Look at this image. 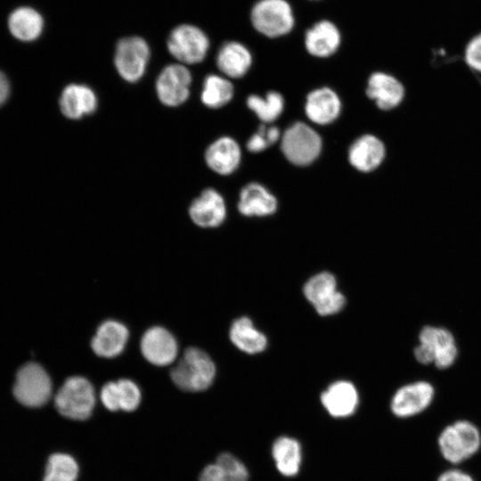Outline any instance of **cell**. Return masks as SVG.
<instances>
[{"mask_svg":"<svg viewBox=\"0 0 481 481\" xmlns=\"http://www.w3.org/2000/svg\"><path fill=\"white\" fill-rule=\"evenodd\" d=\"M247 105L260 120L270 123L281 114L284 100L281 94L271 91L266 94L265 98L255 94L249 95L247 99Z\"/></svg>","mask_w":481,"mask_h":481,"instance_id":"cell-30","label":"cell"},{"mask_svg":"<svg viewBox=\"0 0 481 481\" xmlns=\"http://www.w3.org/2000/svg\"><path fill=\"white\" fill-rule=\"evenodd\" d=\"M170 376L178 388L187 392H200L213 383L216 366L203 350L190 347L171 370Z\"/></svg>","mask_w":481,"mask_h":481,"instance_id":"cell-3","label":"cell"},{"mask_svg":"<svg viewBox=\"0 0 481 481\" xmlns=\"http://www.w3.org/2000/svg\"><path fill=\"white\" fill-rule=\"evenodd\" d=\"M150 57L151 49L146 40L138 36H131L118 41L113 61L123 80L136 83L144 76Z\"/></svg>","mask_w":481,"mask_h":481,"instance_id":"cell-6","label":"cell"},{"mask_svg":"<svg viewBox=\"0 0 481 481\" xmlns=\"http://www.w3.org/2000/svg\"><path fill=\"white\" fill-rule=\"evenodd\" d=\"M10 94V85L6 76L0 70V106L3 105Z\"/></svg>","mask_w":481,"mask_h":481,"instance_id":"cell-38","label":"cell"},{"mask_svg":"<svg viewBox=\"0 0 481 481\" xmlns=\"http://www.w3.org/2000/svg\"><path fill=\"white\" fill-rule=\"evenodd\" d=\"M281 149L292 164L306 166L319 156L322 139L312 127L302 122H297L284 132Z\"/></svg>","mask_w":481,"mask_h":481,"instance_id":"cell-8","label":"cell"},{"mask_svg":"<svg viewBox=\"0 0 481 481\" xmlns=\"http://www.w3.org/2000/svg\"><path fill=\"white\" fill-rule=\"evenodd\" d=\"M59 106L63 116L77 120L96 111L98 97L89 86L71 83L62 90Z\"/></svg>","mask_w":481,"mask_h":481,"instance_id":"cell-14","label":"cell"},{"mask_svg":"<svg viewBox=\"0 0 481 481\" xmlns=\"http://www.w3.org/2000/svg\"><path fill=\"white\" fill-rule=\"evenodd\" d=\"M419 342L432 349L435 355L433 363L438 369L451 367L458 356L455 338L445 328L424 326L419 333Z\"/></svg>","mask_w":481,"mask_h":481,"instance_id":"cell-16","label":"cell"},{"mask_svg":"<svg viewBox=\"0 0 481 481\" xmlns=\"http://www.w3.org/2000/svg\"><path fill=\"white\" fill-rule=\"evenodd\" d=\"M247 467L229 452L220 453L215 463L206 466L199 481H248Z\"/></svg>","mask_w":481,"mask_h":481,"instance_id":"cell-27","label":"cell"},{"mask_svg":"<svg viewBox=\"0 0 481 481\" xmlns=\"http://www.w3.org/2000/svg\"><path fill=\"white\" fill-rule=\"evenodd\" d=\"M249 21L258 34L274 39L294 29L296 16L288 0H257L249 10Z\"/></svg>","mask_w":481,"mask_h":481,"instance_id":"cell-2","label":"cell"},{"mask_svg":"<svg viewBox=\"0 0 481 481\" xmlns=\"http://www.w3.org/2000/svg\"><path fill=\"white\" fill-rule=\"evenodd\" d=\"M366 94L375 101L380 110H389L402 102L404 88L394 76L384 72H374L368 79Z\"/></svg>","mask_w":481,"mask_h":481,"instance_id":"cell-19","label":"cell"},{"mask_svg":"<svg viewBox=\"0 0 481 481\" xmlns=\"http://www.w3.org/2000/svg\"><path fill=\"white\" fill-rule=\"evenodd\" d=\"M141 351L145 359L158 366L174 362L177 355V343L173 335L162 327L149 329L142 338Z\"/></svg>","mask_w":481,"mask_h":481,"instance_id":"cell-15","label":"cell"},{"mask_svg":"<svg viewBox=\"0 0 481 481\" xmlns=\"http://www.w3.org/2000/svg\"><path fill=\"white\" fill-rule=\"evenodd\" d=\"M437 447L443 459L457 466L471 459L481 449V431L468 420L446 425L437 436Z\"/></svg>","mask_w":481,"mask_h":481,"instance_id":"cell-1","label":"cell"},{"mask_svg":"<svg viewBox=\"0 0 481 481\" xmlns=\"http://www.w3.org/2000/svg\"><path fill=\"white\" fill-rule=\"evenodd\" d=\"M192 221L202 228H214L226 217V206L223 196L213 188L203 190L189 207Z\"/></svg>","mask_w":481,"mask_h":481,"instance_id":"cell-13","label":"cell"},{"mask_svg":"<svg viewBox=\"0 0 481 481\" xmlns=\"http://www.w3.org/2000/svg\"><path fill=\"white\" fill-rule=\"evenodd\" d=\"M128 339L126 327L116 321L102 323L92 339L93 351L101 357L111 358L119 355Z\"/></svg>","mask_w":481,"mask_h":481,"instance_id":"cell-24","label":"cell"},{"mask_svg":"<svg viewBox=\"0 0 481 481\" xmlns=\"http://www.w3.org/2000/svg\"><path fill=\"white\" fill-rule=\"evenodd\" d=\"M306 298L322 316L332 315L343 309L345 296L338 290L337 280L330 272L312 276L304 285Z\"/></svg>","mask_w":481,"mask_h":481,"instance_id":"cell-9","label":"cell"},{"mask_svg":"<svg viewBox=\"0 0 481 481\" xmlns=\"http://www.w3.org/2000/svg\"><path fill=\"white\" fill-rule=\"evenodd\" d=\"M413 355L415 359L421 364H429L434 363L435 355L432 349L423 344L419 345L414 348Z\"/></svg>","mask_w":481,"mask_h":481,"instance_id":"cell-37","label":"cell"},{"mask_svg":"<svg viewBox=\"0 0 481 481\" xmlns=\"http://www.w3.org/2000/svg\"><path fill=\"white\" fill-rule=\"evenodd\" d=\"M342 36L338 25L329 19H322L309 27L304 35L307 53L316 58H328L340 47Z\"/></svg>","mask_w":481,"mask_h":481,"instance_id":"cell-12","label":"cell"},{"mask_svg":"<svg viewBox=\"0 0 481 481\" xmlns=\"http://www.w3.org/2000/svg\"><path fill=\"white\" fill-rule=\"evenodd\" d=\"M192 82V73L187 66L179 62L168 64L156 78L157 97L167 107H178L190 97Z\"/></svg>","mask_w":481,"mask_h":481,"instance_id":"cell-10","label":"cell"},{"mask_svg":"<svg viewBox=\"0 0 481 481\" xmlns=\"http://www.w3.org/2000/svg\"><path fill=\"white\" fill-rule=\"evenodd\" d=\"M229 336L238 349L249 355L261 353L267 346L265 335L247 316L238 318L232 323Z\"/></svg>","mask_w":481,"mask_h":481,"instance_id":"cell-26","label":"cell"},{"mask_svg":"<svg viewBox=\"0 0 481 481\" xmlns=\"http://www.w3.org/2000/svg\"><path fill=\"white\" fill-rule=\"evenodd\" d=\"M100 398L104 407L109 411H119L117 397V382H107L101 389Z\"/></svg>","mask_w":481,"mask_h":481,"instance_id":"cell-35","label":"cell"},{"mask_svg":"<svg viewBox=\"0 0 481 481\" xmlns=\"http://www.w3.org/2000/svg\"><path fill=\"white\" fill-rule=\"evenodd\" d=\"M385 155L384 143L372 135H365L355 140L350 146L348 159L357 170L371 172L382 163Z\"/></svg>","mask_w":481,"mask_h":481,"instance_id":"cell-22","label":"cell"},{"mask_svg":"<svg viewBox=\"0 0 481 481\" xmlns=\"http://www.w3.org/2000/svg\"><path fill=\"white\" fill-rule=\"evenodd\" d=\"M205 162L215 173L228 175L239 167L241 151L237 142L229 136L215 140L205 151Z\"/></svg>","mask_w":481,"mask_h":481,"instance_id":"cell-18","label":"cell"},{"mask_svg":"<svg viewBox=\"0 0 481 481\" xmlns=\"http://www.w3.org/2000/svg\"><path fill=\"white\" fill-rule=\"evenodd\" d=\"M280 137V131L275 126L266 127L261 125L247 143V148L250 152L257 153L265 151L273 144Z\"/></svg>","mask_w":481,"mask_h":481,"instance_id":"cell-33","label":"cell"},{"mask_svg":"<svg viewBox=\"0 0 481 481\" xmlns=\"http://www.w3.org/2000/svg\"><path fill=\"white\" fill-rule=\"evenodd\" d=\"M434 397L435 388L430 382L414 381L395 391L390 401V410L395 417L411 418L426 411Z\"/></svg>","mask_w":481,"mask_h":481,"instance_id":"cell-11","label":"cell"},{"mask_svg":"<svg viewBox=\"0 0 481 481\" xmlns=\"http://www.w3.org/2000/svg\"><path fill=\"white\" fill-rule=\"evenodd\" d=\"M210 46L207 34L192 24L174 28L167 39L169 53L181 64H197L206 58Z\"/></svg>","mask_w":481,"mask_h":481,"instance_id":"cell-5","label":"cell"},{"mask_svg":"<svg viewBox=\"0 0 481 481\" xmlns=\"http://www.w3.org/2000/svg\"><path fill=\"white\" fill-rule=\"evenodd\" d=\"M233 86L224 77L208 74L203 81L200 92L201 102L209 109H218L232 99Z\"/></svg>","mask_w":481,"mask_h":481,"instance_id":"cell-29","label":"cell"},{"mask_svg":"<svg viewBox=\"0 0 481 481\" xmlns=\"http://www.w3.org/2000/svg\"><path fill=\"white\" fill-rule=\"evenodd\" d=\"M309 2H319V1H322V0H307Z\"/></svg>","mask_w":481,"mask_h":481,"instance_id":"cell-39","label":"cell"},{"mask_svg":"<svg viewBox=\"0 0 481 481\" xmlns=\"http://www.w3.org/2000/svg\"><path fill=\"white\" fill-rule=\"evenodd\" d=\"M272 456L281 475L293 477L298 473L302 462V449L295 438L278 437L272 445Z\"/></svg>","mask_w":481,"mask_h":481,"instance_id":"cell-28","label":"cell"},{"mask_svg":"<svg viewBox=\"0 0 481 481\" xmlns=\"http://www.w3.org/2000/svg\"><path fill=\"white\" fill-rule=\"evenodd\" d=\"M321 403L330 416L346 418L356 410L359 395L353 383L338 380L321 394Z\"/></svg>","mask_w":481,"mask_h":481,"instance_id":"cell-17","label":"cell"},{"mask_svg":"<svg viewBox=\"0 0 481 481\" xmlns=\"http://www.w3.org/2000/svg\"><path fill=\"white\" fill-rule=\"evenodd\" d=\"M7 27L14 38L29 43L39 38L44 30L45 20L37 10L22 5L11 12L7 18Z\"/></svg>","mask_w":481,"mask_h":481,"instance_id":"cell-20","label":"cell"},{"mask_svg":"<svg viewBox=\"0 0 481 481\" xmlns=\"http://www.w3.org/2000/svg\"><path fill=\"white\" fill-rule=\"evenodd\" d=\"M436 481H476L468 472L458 468L448 469L440 473Z\"/></svg>","mask_w":481,"mask_h":481,"instance_id":"cell-36","label":"cell"},{"mask_svg":"<svg viewBox=\"0 0 481 481\" xmlns=\"http://www.w3.org/2000/svg\"><path fill=\"white\" fill-rule=\"evenodd\" d=\"M13 395L19 403L27 407H40L51 398V379L38 363H26L16 374Z\"/></svg>","mask_w":481,"mask_h":481,"instance_id":"cell-7","label":"cell"},{"mask_svg":"<svg viewBox=\"0 0 481 481\" xmlns=\"http://www.w3.org/2000/svg\"><path fill=\"white\" fill-rule=\"evenodd\" d=\"M78 465L76 460L67 453H53L47 461L43 481H76Z\"/></svg>","mask_w":481,"mask_h":481,"instance_id":"cell-31","label":"cell"},{"mask_svg":"<svg viewBox=\"0 0 481 481\" xmlns=\"http://www.w3.org/2000/svg\"><path fill=\"white\" fill-rule=\"evenodd\" d=\"M340 110L339 97L330 88L322 87L314 90L306 97V114L314 123L330 124L338 117Z\"/></svg>","mask_w":481,"mask_h":481,"instance_id":"cell-23","label":"cell"},{"mask_svg":"<svg viewBox=\"0 0 481 481\" xmlns=\"http://www.w3.org/2000/svg\"><path fill=\"white\" fill-rule=\"evenodd\" d=\"M276 198L257 183L247 184L240 192L238 210L246 216H266L277 209Z\"/></svg>","mask_w":481,"mask_h":481,"instance_id":"cell-25","label":"cell"},{"mask_svg":"<svg viewBox=\"0 0 481 481\" xmlns=\"http://www.w3.org/2000/svg\"><path fill=\"white\" fill-rule=\"evenodd\" d=\"M54 404L62 416L74 420H85L91 416L95 405L94 387L83 377H70L56 393Z\"/></svg>","mask_w":481,"mask_h":481,"instance_id":"cell-4","label":"cell"},{"mask_svg":"<svg viewBox=\"0 0 481 481\" xmlns=\"http://www.w3.org/2000/svg\"><path fill=\"white\" fill-rule=\"evenodd\" d=\"M252 54L249 48L238 41H227L219 48L216 63L219 70L228 77L240 78L247 74L252 65Z\"/></svg>","mask_w":481,"mask_h":481,"instance_id":"cell-21","label":"cell"},{"mask_svg":"<svg viewBox=\"0 0 481 481\" xmlns=\"http://www.w3.org/2000/svg\"><path fill=\"white\" fill-rule=\"evenodd\" d=\"M117 397L119 410L133 412L140 404L141 391L134 381L119 379L117 381Z\"/></svg>","mask_w":481,"mask_h":481,"instance_id":"cell-32","label":"cell"},{"mask_svg":"<svg viewBox=\"0 0 481 481\" xmlns=\"http://www.w3.org/2000/svg\"><path fill=\"white\" fill-rule=\"evenodd\" d=\"M464 58L469 68L481 73V33L474 37L468 43Z\"/></svg>","mask_w":481,"mask_h":481,"instance_id":"cell-34","label":"cell"}]
</instances>
